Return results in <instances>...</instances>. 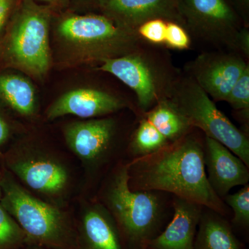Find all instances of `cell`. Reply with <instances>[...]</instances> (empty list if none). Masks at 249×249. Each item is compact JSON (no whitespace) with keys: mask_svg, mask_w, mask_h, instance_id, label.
Returning <instances> with one entry per match:
<instances>
[{"mask_svg":"<svg viewBox=\"0 0 249 249\" xmlns=\"http://www.w3.org/2000/svg\"><path fill=\"white\" fill-rule=\"evenodd\" d=\"M76 235L77 249H122L115 221L106 206L99 203L85 206Z\"/></svg>","mask_w":249,"mask_h":249,"instance_id":"cell-16","label":"cell"},{"mask_svg":"<svg viewBox=\"0 0 249 249\" xmlns=\"http://www.w3.org/2000/svg\"><path fill=\"white\" fill-rule=\"evenodd\" d=\"M129 163H121L111 174L103 189V205L129 246L147 249L149 242L163 230L170 208L164 193L131 189Z\"/></svg>","mask_w":249,"mask_h":249,"instance_id":"cell-2","label":"cell"},{"mask_svg":"<svg viewBox=\"0 0 249 249\" xmlns=\"http://www.w3.org/2000/svg\"><path fill=\"white\" fill-rule=\"evenodd\" d=\"M39 1L47 3L52 6H60V7L67 6L69 2V0H39Z\"/></svg>","mask_w":249,"mask_h":249,"instance_id":"cell-29","label":"cell"},{"mask_svg":"<svg viewBox=\"0 0 249 249\" xmlns=\"http://www.w3.org/2000/svg\"><path fill=\"white\" fill-rule=\"evenodd\" d=\"M183 21L197 38L237 52L241 28L226 0H178Z\"/></svg>","mask_w":249,"mask_h":249,"instance_id":"cell-8","label":"cell"},{"mask_svg":"<svg viewBox=\"0 0 249 249\" xmlns=\"http://www.w3.org/2000/svg\"><path fill=\"white\" fill-rule=\"evenodd\" d=\"M51 11L33 0H22L15 13L3 47L5 62L36 79L45 78L52 63Z\"/></svg>","mask_w":249,"mask_h":249,"instance_id":"cell-5","label":"cell"},{"mask_svg":"<svg viewBox=\"0 0 249 249\" xmlns=\"http://www.w3.org/2000/svg\"><path fill=\"white\" fill-rule=\"evenodd\" d=\"M173 217L164 229L150 241L147 249H194L198 224L204 206L173 196Z\"/></svg>","mask_w":249,"mask_h":249,"instance_id":"cell-15","label":"cell"},{"mask_svg":"<svg viewBox=\"0 0 249 249\" xmlns=\"http://www.w3.org/2000/svg\"><path fill=\"white\" fill-rule=\"evenodd\" d=\"M117 124L112 118L91 119L67 124L65 138L67 145L91 168L106 163L115 142Z\"/></svg>","mask_w":249,"mask_h":249,"instance_id":"cell-10","label":"cell"},{"mask_svg":"<svg viewBox=\"0 0 249 249\" xmlns=\"http://www.w3.org/2000/svg\"><path fill=\"white\" fill-rule=\"evenodd\" d=\"M30 249H45L41 248V247H35V246H34V248Z\"/></svg>","mask_w":249,"mask_h":249,"instance_id":"cell-32","label":"cell"},{"mask_svg":"<svg viewBox=\"0 0 249 249\" xmlns=\"http://www.w3.org/2000/svg\"><path fill=\"white\" fill-rule=\"evenodd\" d=\"M194 249H244V247L224 216L204 207L196 230Z\"/></svg>","mask_w":249,"mask_h":249,"instance_id":"cell-17","label":"cell"},{"mask_svg":"<svg viewBox=\"0 0 249 249\" xmlns=\"http://www.w3.org/2000/svg\"><path fill=\"white\" fill-rule=\"evenodd\" d=\"M0 98L21 115L31 116L35 114V89L27 78L20 75L0 74Z\"/></svg>","mask_w":249,"mask_h":249,"instance_id":"cell-18","label":"cell"},{"mask_svg":"<svg viewBox=\"0 0 249 249\" xmlns=\"http://www.w3.org/2000/svg\"><path fill=\"white\" fill-rule=\"evenodd\" d=\"M164 45L170 48L185 50L191 45V37L186 29L178 23L167 22Z\"/></svg>","mask_w":249,"mask_h":249,"instance_id":"cell-25","label":"cell"},{"mask_svg":"<svg viewBox=\"0 0 249 249\" xmlns=\"http://www.w3.org/2000/svg\"><path fill=\"white\" fill-rule=\"evenodd\" d=\"M9 165L29 188L52 199L62 196L70 185V174L65 165L41 152L22 150Z\"/></svg>","mask_w":249,"mask_h":249,"instance_id":"cell-11","label":"cell"},{"mask_svg":"<svg viewBox=\"0 0 249 249\" xmlns=\"http://www.w3.org/2000/svg\"><path fill=\"white\" fill-rule=\"evenodd\" d=\"M192 127L221 142L249 167V140L190 76H179L168 98Z\"/></svg>","mask_w":249,"mask_h":249,"instance_id":"cell-7","label":"cell"},{"mask_svg":"<svg viewBox=\"0 0 249 249\" xmlns=\"http://www.w3.org/2000/svg\"><path fill=\"white\" fill-rule=\"evenodd\" d=\"M27 243L19 224L0 204V249H9Z\"/></svg>","mask_w":249,"mask_h":249,"instance_id":"cell-21","label":"cell"},{"mask_svg":"<svg viewBox=\"0 0 249 249\" xmlns=\"http://www.w3.org/2000/svg\"><path fill=\"white\" fill-rule=\"evenodd\" d=\"M1 196H2V191H1V184H0V199H1Z\"/></svg>","mask_w":249,"mask_h":249,"instance_id":"cell-31","label":"cell"},{"mask_svg":"<svg viewBox=\"0 0 249 249\" xmlns=\"http://www.w3.org/2000/svg\"><path fill=\"white\" fill-rule=\"evenodd\" d=\"M241 4L245 8L249 7V0H239Z\"/></svg>","mask_w":249,"mask_h":249,"instance_id":"cell-30","label":"cell"},{"mask_svg":"<svg viewBox=\"0 0 249 249\" xmlns=\"http://www.w3.org/2000/svg\"><path fill=\"white\" fill-rule=\"evenodd\" d=\"M143 116L170 144L186 137L193 128L169 99L160 101Z\"/></svg>","mask_w":249,"mask_h":249,"instance_id":"cell-19","label":"cell"},{"mask_svg":"<svg viewBox=\"0 0 249 249\" xmlns=\"http://www.w3.org/2000/svg\"><path fill=\"white\" fill-rule=\"evenodd\" d=\"M127 107L125 101L115 95L95 88H79L64 93L47 111L50 120L66 115L93 119L109 115Z\"/></svg>","mask_w":249,"mask_h":249,"instance_id":"cell-14","label":"cell"},{"mask_svg":"<svg viewBox=\"0 0 249 249\" xmlns=\"http://www.w3.org/2000/svg\"><path fill=\"white\" fill-rule=\"evenodd\" d=\"M167 22L162 19L147 21L137 29V34L147 43L154 45H164Z\"/></svg>","mask_w":249,"mask_h":249,"instance_id":"cell-24","label":"cell"},{"mask_svg":"<svg viewBox=\"0 0 249 249\" xmlns=\"http://www.w3.org/2000/svg\"><path fill=\"white\" fill-rule=\"evenodd\" d=\"M226 102L236 111H241L246 120L249 112V66L236 81L228 95Z\"/></svg>","mask_w":249,"mask_h":249,"instance_id":"cell-23","label":"cell"},{"mask_svg":"<svg viewBox=\"0 0 249 249\" xmlns=\"http://www.w3.org/2000/svg\"><path fill=\"white\" fill-rule=\"evenodd\" d=\"M88 1H89V0H88Z\"/></svg>","mask_w":249,"mask_h":249,"instance_id":"cell-33","label":"cell"},{"mask_svg":"<svg viewBox=\"0 0 249 249\" xmlns=\"http://www.w3.org/2000/svg\"><path fill=\"white\" fill-rule=\"evenodd\" d=\"M0 184L1 205L22 229L28 244L45 249H77L76 231L56 206L33 196L9 177Z\"/></svg>","mask_w":249,"mask_h":249,"instance_id":"cell-4","label":"cell"},{"mask_svg":"<svg viewBox=\"0 0 249 249\" xmlns=\"http://www.w3.org/2000/svg\"><path fill=\"white\" fill-rule=\"evenodd\" d=\"M204 151L208 181L220 199L233 187L248 184L249 167L225 145L205 137Z\"/></svg>","mask_w":249,"mask_h":249,"instance_id":"cell-13","label":"cell"},{"mask_svg":"<svg viewBox=\"0 0 249 249\" xmlns=\"http://www.w3.org/2000/svg\"><path fill=\"white\" fill-rule=\"evenodd\" d=\"M237 52L244 58L249 57V32L247 28H242L237 39Z\"/></svg>","mask_w":249,"mask_h":249,"instance_id":"cell-27","label":"cell"},{"mask_svg":"<svg viewBox=\"0 0 249 249\" xmlns=\"http://www.w3.org/2000/svg\"><path fill=\"white\" fill-rule=\"evenodd\" d=\"M107 17L121 27L137 32L144 22L154 19L182 24L178 0H98Z\"/></svg>","mask_w":249,"mask_h":249,"instance_id":"cell-12","label":"cell"},{"mask_svg":"<svg viewBox=\"0 0 249 249\" xmlns=\"http://www.w3.org/2000/svg\"><path fill=\"white\" fill-rule=\"evenodd\" d=\"M191 133L160 151L129 162V187L133 191L171 194L226 217L229 207L215 194L206 176L204 141Z\"/></svg>","mask_w":249,"mask_h":249,"instance_id":"cell-1","label":"cell"},{"mask_svg":"<svg viewBox=\"0 0 249 249\" xmlns=\"http://www.w3.org/2000/svg\"><path fill=\"white\" fill-rule=\"evenodd\" d=\"M223 201L232 209V224L244 231L249 227V186L245 185L234 194H228Z\"/></svg>","mask_w":249,"mask_h":249,"instance_id":"cell-22","label":"cell"},{"mask_svg":"<svg viewBox=\"0 0 249 249\" xmlns=\"http://www.w3.org/2000/svg\"><path fill=\"white\" fill-rule=\"evenodd\" d=\"M145 44L131 53L104 60L98 68L115 76L135 93L142 114L170 98L180 76L169 59L162 58Z\"/></svg>","mask_w":249,"mask_h":249,"instance_id":"cell-6","label":"cell"},{"mask_svg":"<svg viewBox=\"0 0 249 249\" xmlns=\"http://www.w3.org/2000/svg\"><path fill=\"white\" fill-rule=\"evenodd\" d=\"M56 34L62 47L78 62H102L133 52L143 43L137 32L127 30L101 15H70Z\"/></svg>","mask_w":249,"mask_h":249,"instance_id":"cell-3","label":"cell"},{"mask_svg":"<svg viewBox=\"0 0 249 249\" xmlns=\"http://www.w3.org/2000/svg\"><path fill=\"white\" fill-rule=\"evenodd\" d=\"M18 0H0V35L14 14Z\"/></svg>","mask_w":249,"mask_h":249,"instance_id":"cell-26","label":"cell"},{"mask_svg":"<svg viewBox=\"0 0 249 249\" xmlns=\"http://www.w3.org/2000/svg\"><path fill=\"white\" fill-rule=\"evenodd\" d=\"M249 66L237 52H206L187 66L189 76L214 101H226L228 95Z\"/></svg>","mask_w":249,"mask_h":249,"instance_id":"cell-9","label":"cell"},{"mask_svg":"<svg viewBox=\"0 0 249 249\" xmlns=\"http://www.w3.org/2000/svg\"><path fill=\"white\" fill-rule=\"evenodd\" d=\"M10 127L6 119L0 114V147L9 139Z\"/></svg>","mask_w":249,"mask_h":249,"instance_id":"cell-28","label":"cell"},{"mask_svg":"<svg viewBox=\"0 0 249 249\" xmlns=\"http://www.w3.org/2000/svg\"><path fill=\"white\" fill-rule=\"evenodd\" d=\"M169 145L164 136L143 116L134 131L129 149L134 160L152 155Z\"/></svg>","mask_w":249,"mask_h":249,"instance_id":"cell-20","label":"cell"}]
</instances>
